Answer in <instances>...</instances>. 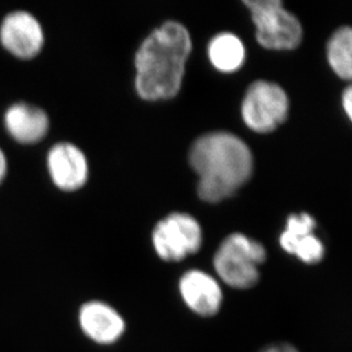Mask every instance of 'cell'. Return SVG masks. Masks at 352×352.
<instances>
[{"label":"cell","instance_id":"obj_4","mask_svg":"<svg viewBox=\"0 0 352 352\" xmlns=\"http://www.w3.org/2000/svg\"><path fill=\"white\" fill-rule=\"evenodd\" d=\"M256 24V39L267 50H291L302 40L298 17L283 7L279 0H245Z\"/></svg>","mask_w":352,"mask_h":352},{"label":"cell","instance_id":"obj_10","mask_svg":"<svg viewBox=\"0 0 352 352\" xmlns=\"http://www.w3.org/2000/svg\"><path fill=\"white\" fill-rule=\"evenodd\" d=\"M179 293L185 305L201 317L216 316L223 305V289L219 283L202 270L184 274L179 280Z\"/></svg>","mask_w":352,"mask_h":352},{"label":"cell","instance_id":"obj_3","mask_svg":"<svg viewBox=\"0 0 352 352\" xmlns=\"http://www.w3.org/2000/svg\"><path fill=\"white\" fill-rule=\"evenodd\" d=\"M266 259V249L261 243L235 233L223 239L213 258V267L226 285L249 289L259 283V266Z\"/></svg>","mask_w":352,"mask_h":352},{"label":"cell","instance_id":"obj_16","mask_svg":"<svg viewBox=\"0 0 352 352\" xmlns=\"http://www.w3.org/2000/svg\"><path fill=\"white\" fill-rule=\"evenodd\" d=\"M343 109L346 111V116L349 119L352 118V89L351 87H348L346 91L343 94L342 98Z\"/></svg>","mask_w":352,"mask_h":352},{"label":"cell","instance_id":"obj_8","mask_svg":"<svg viewBox=\"0 0 352 352\" xmlns=\"http://www.w3.org/2000/svg\"><path fill=\"white\" fill-rule=\"evenodd\" d=\"M79 325L83 334L100 346L118 342L126 332V322L113 307L103 301H88L79 310Z\"/></svg>","mask_w":352,"mask_h":352},{"label":"cell","instance_id":"obj_17","mask_svg":"<svg viewBox=\"0 0 352 352\" xmlns=\"http://www.w3.org/2000/svg\"><path fill=\"white\" fill-rule=\"evenodd\" d=\"M7 173V161L3 151L0 150V184L3 183Z\"/></svg>","mask_w":352,"mask_h":352},{"label":"cell","instance_id":"obj_5","mask_svg":"<svg viewBox=\"0 0 352 352\" xmlns=\"http://www.w3.org/2000/svg\"><path fill=\"white\" fill-rule=\"evenodd\" d=\"M289 107V98L282 87L259 80L246 91L242 103V117L253 131L270 133L285 121Z\"/></svg>","mask_w":352,"mask_h":352},{"label":"cell","instance_id":"obj_2","mask_svg":"<svg viewBox=\"0 0 352 352\" xmlns=\"http://www.w3.org/2000/svg\"><path fill=\"white\" fill-rule=\"evenodd\" d=\"M190 162L199 176V196L209 203L233 195L253 171L252 153L248 145L225 131L199 137L190 148Z\"/></svg>","mask_w":352,"mask_h":352},{"label":"cell","instance_id":"obj_1","mask_svg":"<svg viewBox=\"0 0 352 352\" xmlns=\"http://www.w3.org/2000/svg\"><path fill=\"white\" fill-rule=\"evenodd\" d=\"M190 50L192 39L183 24L171 21L155 29L144 40L135 58L140 96L146 100L176 96Z\"/></svg>","mask_w":352,"mask_h":352},{"label":"cell","instance_id":"obj_15","mask_svg":"<svg viewBox=\"0 0 352 352\" xmlns=\"http://www.w3.org/2000/svg\"><path fill=\"white\" fill-rule=\"evenodd\" d=\"M260 352H299V350L289 343H275L272 346H266Z\"/></svg>","mask_w":352,"mask_h":352},{"label":"cell","instance_id":"obj_13","mask_svg":"<svg viewBox=\"0 0 352 352\" xmlns=\"http://www.w3.org/2000/svg\"><path fill=\"white\" fill-rule=\"evenodd\" d=\"M209 58L213 67L221 72H235L245 60V47L237 36L228 32L217 34L210 41Z\"/></svg>","mask_w":352,"mask_h":352},{"label":"cell","instance_id":"obj_11","mask_svg":"<svg viewBox=\"0 0 352 352\" xmlns=\"http://www.w3.org/2000/svg\"><path fill=\"white\" fill-rule=\"evenodd\" d=\"M47 166L54 184L60 190L74 192L88 179L86 157L74 144H56L48 153Z\"/></svg>","mask_w":352,"mask_h":352},{"label":"cell","instance_id":"obj_9","mask_svg":"<svg viewBox=\"0 0 352 352\" xmlns=\"http://www.w3.org/2000/svg\"><path fill=\"white\" fill-rule=\"evenodd\" d=\"M315 228V219L308 213L292 214L287 218L279 244L286 253L296 256L307 265L320 263L325 256V248L314 234Z\"/></svg>","mask_w":352,"mask_h":352},{"label":"cell","instance_id":"obj_12","mask_svg":"<svg viewBox=\"0 0 352 352\" xmlns=\"http://www.w3.org/2000/svg\"><path fill=\"white\" fill-rule=\"evenodd\" d=\"M6 129L21 144L38 143L46 136L50 120L45 111L30 104H14L5 114Z\"/></svg>","mask_w":352,"mask_h":352},{"label":"cell","instance_id":"obj_6","mask_svg":"<svg viewBox=\"0 0 352 352\" xmlns=\"http://www.w3.org/2000/svg\"><path fill=\"white\" fill-rule=\"evenodd\" d=\"M202 239V230L197 220L179 212L161 220L152 235L155 252L168 263H178L199 252Z\"/></svg>","mask_w":352,"mask_h":352},{"label":"cell","instance_id":"obj_14","mask_svg":"<svg viewBox=\"0 0 352 352\" xmlns=\"http://www.w3.org/2000/svg\"><path fill=\"white\" fill-rule=\"evenodd\" d=\"M329 65L340 78L349 80L352 74V31L341 28L333 34L327 46Z\"/></svg>","mask_w":352,"mask_h":352},{"label":"cell","instance_id":"obj_7","mask_svg":"<svg viewBox=\"0 0 352 352\" xmlns=\"http://www.w3.org/2000/svg\"><path fill=\"white\" fill-rule=\"evenodd\" d=\"M43 31L37 19L24 10H16L3 19L0 41L14 56L32 58L43 46Z\"/></svg>","mask_w":352,"mask_h":352}]
</instances>
